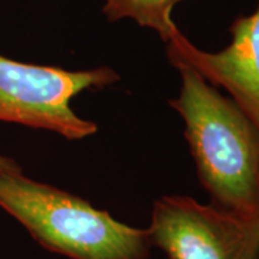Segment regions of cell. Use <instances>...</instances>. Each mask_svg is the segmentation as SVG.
I'll return each mask as SVG.
<instances>
[{
    "label": "cell",
    "instance_id": "3957f363",
    "mask_svg": "<svg viewBox=\"0 0 259 259\" xmlns=\"http://www.w3.org/2000/svg\"><path fill=\"white\" fill-rule=\"evenodd\" d=\"M118 79L120 75L108 66L66 71L0 55V121L49 130L69 140L90 137L98 127L75 114L71 100L76 94L101 90Z\"/></svg>",
    "mask_w": 259,
    "mask_h": 259
},
{
    "label": "cell",
    "instance_id": "8992f818",
    "mask_svg": "<svg viewBox=\"0 0 259 259\" xmlns=\"http://www.w3.org/2000/svg\"><path fill=\"white\" fill-rule=\"evenodd\" d=\"M183 0H105L102 12L110 22L133 19L141 28L156 30L163 42L179 32L173 9Z\"/></svg>",
    "mask_w": 259,
    "mask_h": 259
},
{
    "label": "cell",
    "instance_id": "5b68a950",
    "mask_svg": "<svg viewBox=\"0 0 259 259\" xmlns=\"http://www.w3.org/2000/svg\"><path fill=\"white\" fill-rule=\"evenodd\" d=\"M231 44L207 52L193 45L179 30L167 44L170 64L190 65L206 81L223 88L259 127V0L249 16L232 22Z\"/></svg>",
    "mask_w": 259,
    "mask_h": 259
},
{
    "label": "cell",
    "instance_id": "52a82bcc",
    "mask_svg": "<svg viewBox=\"0 0 259 259\" xmlns=\"http://www.w3.org/2000/svg\"><path fill=\"white\" fill-rule=\"evenodd\" d=\"M0 171H22V168L15 160L0 156Z\"/></svg>",
    "mask_w": 259,
    "mask_h": 259
},
{
    "label": "cell",
    "instance_id": "6da1fadb",
    "mask_svg": "<svg viewBox=\"0 0 259 259\" xmlns=\"http://www.w3.org/2000/svg\"><path fill=\"white\" fill-rule=\"evenodd\" d=\"M168 104L185 121V137L210 203L231 212L259 214V127L190 65Z\"/></svg>",
    "mask_w": 259,
    "mask_h": 259
},
{
    "label": "cell",
    "instance_id": "277c9868",
    "mask_svg": "<svg viewBox=\"0 0 259 259\" xmlns=\"http://www.w3.org/2000/svg\"><path fill=\"white\" fill-rule=\"evenodd\" d=\"M151 246L168 259H259V214L202 204L189 196H163L147 228Z\"/></svg>",
    "mask_w": 259,
    "mask_h": 259
},
{
    "label": "cell",
    "instance_id": "7a4b0ae2",
    "mask_svg": "<svg viewBox=\"0 0 259 259\" xmlns=\"http://www.w3.org/2000/svg\"><path fill=\"white\" fill-rule=\"evenodd\" d=\"M0 207L45 249L71 259H148L147 229L118 222L75 194L0 171Z\"/></svg>",
    "mask_w": 259,
    "mask_h": 259
}]
</instances>
